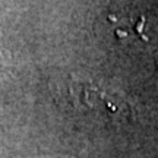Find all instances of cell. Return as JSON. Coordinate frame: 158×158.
Listing matches in <instances>:
<instances>
[{
    "instance_id": "1",
    "label": "cell",
    "mask_w": 158,
    "mask_h": 158,
    "mask_svg": "<svg viewBox=\"0 0 158 158\" xmlns=\"http://www.w3.org/2000/svg\"><path fill=\"white\" fill-rule=\"evenodd\" d=\"M50 92L57 106L81 123L117 126L133 113L130 102L118 92L72 73L51 79Z\"/></svg>"
},
{
    "instance_id": "2",
    "label": "cell",
    "mask_w": 158,
    "mask_h": 158,
    "mask_svg": "<svg viewBox=\"0 0 158 158\" xmlns=\"http://www.w3.org/2000/svg\"><path fill=\"white\" fill-rule=\"evenodd\" d=\"M97 31L127 53H151L158 48V7L120 6L98 19Z\"/></svg>"
}]
</instances>
